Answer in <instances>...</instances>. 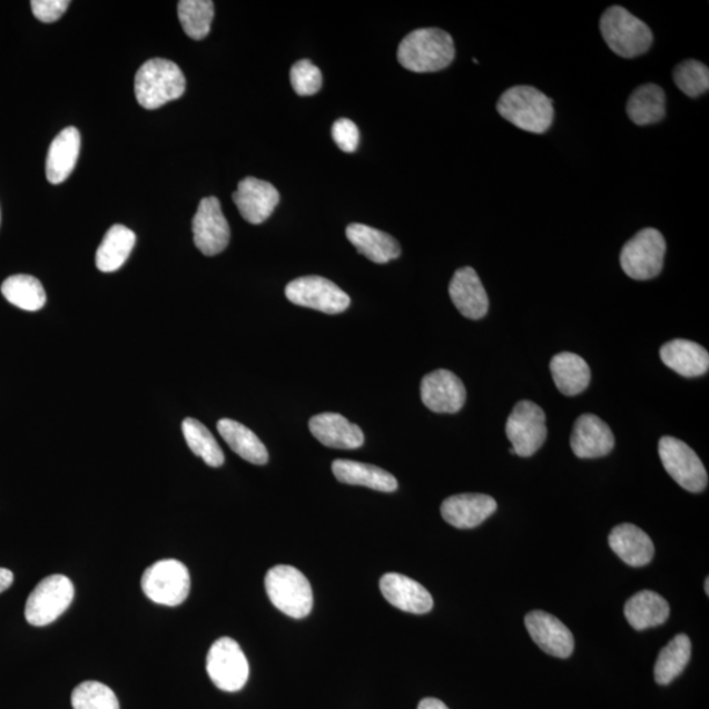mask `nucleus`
<instances>
[{
    "label": "nucleus",
    "instance_id": "15",
    "mask_svg": "<svg viewBox=\"0 0 709 709\" xmlns=\"http://www.w3.org/2000/svg\"><path fill=\"white\" fill-rule=\"evenodd\" d=\"M233 200L247 223L260 225L273 215L280 195L272 183L248 177L239 181Z\"/></svg>",
    "mask_w": 709,
    "mask_h": 709
},
{
    "label": "nucleus",
    "instance_id": "31",
    "mask_svg": "<svg viewBox=\"0 0 709 709\" xmlns=\"http://www.w3.org/2000/svg\"><path fill=\"white\" fill-rule=\"evenodd\" d=\"M136 245V234L124 225H114L97 252V267L101 273H115L127 262Z\"/></svg>",
    "mask_w": 709,
    "mask_h": 709
},
{
    "label": "nucleus",
    "instance_id": "14",
    "mask_svg": "<svg viewBox=\"0 0 709 709\" xmlns=\"http://www.w3.org/2000/svg\"><path fill=\"white\" fill-rule=\"evenodd\" d=\"M421 397L431 412L455 414L465 404L466 391L462 380L453 372L437 370L423 377Z\"/></svg>",
    "mask_w": 709,
    "mask_h": 709
},
{
    "label": "nucleus",
    "instance_id": "41",
    "mask_svg": "<svg viewBox=\"0 0 709 709\" xmlns=\"http://www.w3.org/2000/svg\"><path fill=\"white\" fill-rule=\"evenodd\" d=\"M13 583V573L9 569L0 568V594Z\"/></svg>",
    "mask_w": 709,
    "mask_h": 709
},
{
    "label": "nucleus",
    "instance_id": "1",
    "mask_svg": "<svg viewBox=\"0 0 709 709\" xmlns=\"http://www.w3.org/2000/svg\"><path fill=\"white\" fill-rule=\"evenodd\" d=\"M397 58L408 71L436 72L452 63L455 43L443 29L421 28L401 41Z\"/></svg>",
    "mask_w": 709,
    "mask_h": 709
},
{
    "label": "nucleus",
    "instance_id": "27",
    "mask_svg": "<svg viewBox=\"0 0 709 709\" xmlns=\"http://www.w3.org/2000/svg\"><path fill=\"white\" fill-rule=\"evenodd\" d=\"M551 372L555 386L565 396H579L588 390L591 371L587 361L573 353L554 355L551 361Z\"/></svg>",
    "mask_w": 709,
    "mask_h": 709
},
{
    "label": "nucleus",
    "instance_id": "30",
    "mask_svg": "<svg viewBox=\"0 0 709 709\" xmlns=\"http://www.w3.org/2000/svg\"><path fill=\"white\" fill-rule=\"evenodd\" d=\"M664 92L660 86L648 83L638 87L627 104V115L636 126L646 127L660 122L664 117Z\"/></svg>",
    "mask_w": 709,
    "mask_h": 709
},
{
    "label": "nucleus",
    "instance_id": "43",
    "mask_svg": "<svg viewBox=\"0 0 709 709\" xmlns=\"http://www.w3.org/2000/svg\"><path fill=\"white\" fill-rule=\"evenodd\" d=\"M709 579H706V593L709 594Z\"/></svg>",
    "mask_w": 709,
    "mask_h": 709
},
{
    "label": "nucleus",
    "instance_id": "18",
    "mask_svg": "<svg viewBox=\"0 0 709 709\" xmlns=\"http://www.w3.org/2000/svg\"><path fill=\"white\" fill-rule=\"evenodd\" d=\"M496 502L486 494H457L442 503L444 521L460 530L477 528L495 513Z\"/></svg>",
    "mask_w": 709,
    "mask_h": 709
},
{
    "label": "nucleus",
    "instance_id": "13",
    "mask_svg": "<svg viewBox=\"0 0 709 709\" xmlns=\"http://www.w3.org/2000/svg\"><path fill=\"white\" fill-rule=\"evenodd\" d=\"M194 243L207 257L223 253L229 245L230 228L217 197H204L193 223Z\"/></svg>",
    "mask_w": 709,
    "mask_h": 709
},
{
    "label": "nucleus",
    "instance_id": "28",
    "mask_svg": "<svg viewBox=\"0 0 709 709\" xmlns=\"http://www.w3.org/2000/svg\"><path fill=\"white\" fill-rule=\"evenodd\" d=\"M624 613L636 631H644L663 624L670 616V605L660 594L644 590L628 599Z\"/></svg>",
    "mask_w": 709,
    "mask_h": 709
},
{
    "label": "nucleus",
    "instance_id": "25",
    "mask_svg": "<svg viewBox=\"0 0 709 709\" xmlns=\"http://www.w3.org/2000/svg\"><path fill=\"white\" fill-rule=\"evenodd\" d=\"M332 467L334 476L343 484L365 486L384 493L396 492L398 488L393 474L375 465L353 460H335Z\"/></svg>",
    "mask_w": 709,
    "mask_h": 709
},
{
    "label": "nucleus",
    "instance_id": "3",
    "mask_svg": "<svg viewBox=\"0 0 709 709\" xmlns=\"http://www.w3.org/2000/svg\"><path fill=\"white\" fill-rule=\"evenodd\" d=\"M186 78L179 66L164 58H152L138 69L135 92L138 105L157 109L183 97Z\"/></svg>",
    "mask_w": 709,
    "mask_h": 709
},
{
    "label": "nucleus",
    "instance_id": "19",
    "mask_svg": "<svg viewBox=\"0 0 709 709\" xmlns=\"http://www.w3.org/2000/svg\"><path fill=\"white\" fill-rule=\"evenodd\" d=\"M380 590L387 602L396 609L411 613H427L434 601L421 583L398 573H387L380 580Z\"/></svg>",
    "mask_w": 709,
    "mask_h": 709
},
{
    "label": "nucleus",
    "instance_id": "8",
    "mask_svg": "<svg viewBox=\"0 0 709 709\" xmlns=\"http://www.w3.org/2000/svg\"><path fill=\"white\" fill-rule=\"evenodd\" d=\"M72 599H75V584L68 577L49 575L29 595L26 603V619L35 627L52 624L69 609Z\"/></svg>",
    "mask_w": 709,
    "mask_h": 709
},
{
    "label": "nucleus",
    "instance_id": "6",
    "mask_svg": "<svg viewBox=\"0 0 709 709\" xmlns=\"http://www.w3.org/2000/svg\"><path fill=\"white\" fill-rule=\"evenodd\" d=\"M667 240L661 232L642 229L628 240L620 253V265L633 280H650L661 274Z\"/></svg>",
    "mask_w": 709,
    "mask_h": 709
},
{
    "label": "nucleus",
    "instance_id": "35",
    "mask_svg": "<svg viewBox=\"0 0 709 709\" xmlns=\"http://www.w3.org/2000/svg\"><path fill=\"white\" fill-rule=\"evenodd\" d=\"M179 20L188 38L206 39L215 18V3L210 0H181L178 4Z\"/></svg>",
    "mask_w": 709,
    "mask_h": 709
},
{
    "label": "nucleus",
    "instance_id": "29",
    "mask_svg": "<svg viewBox=\"0 0 709 709\" xmlns=\"http://www.w3.org/2000/svg\"><path fill=\"white\" fill-rule=\"evenodd\" d=\"M219 435L229 444V447L246 462L255 465H265L268 462V451L260 439L250 429L240 425L233 420H221L217 423Z\"/></svg>",
    "mask_w": 709,
    "mask_h": 709
},
{
    "label": "nucleus",
    "instance_id": "38",
    "mask_svg": "<svg viewBox=\"0 0 709 709\" xmlns=\"http://www.w3.org/2000/svg\"><path fill=\"white\" fill-rule=\"evenodd\" d=\"M291 85L299 97H311L323 87V75L312 61H298L292 66Z\"/></svg>",
    "mask_w": 709,
    "mask_h": 709
},
{
    "label": "nucleus",
    "instance_id": "11",
    "mask_svg": "<svg viewBox=\"0 0 709 709\" xmlns=\"http://www.w3.org/2000/svg\"><path fill=\"white\" fill-rule=\"evenodd\" d=\"M207 671L210 681L217 689L226 692L243 690L250 667L244 650L230 638H221L214 642L207 656Z\"/></svg>",
    "mask_w": 709,
    "mask_h": 709
},
{
    "label": "nucleus",
    "instance_id": "21",
    "mask_svg": "<svg viewBox=\"0 0 709 709\" xmlns=\"http://www.w3.org/2000/svg\"><path fill=\"white\" fill-rule=\"evenodd\" d=\"M309 430L328 449L356 450L364 444L362 429L341 414L324 413L313 416Z\"/></svg>",
    "mask_w": 709,
    "mask_h": 709
},
{
    "label": "nucleus",
    "instance_id": "32",
    "mask_svg": "<svg viewBox=\"0 0 709 709\" xmlns=\"http://www.w3.org/2000/svg\"><path fill=\"white\" fill-rule=\"evenodd\" d=\"M691 658V641L689 636L678 634L658 654L654 678L658 685H670L681 676Z\"/></svg>",
    "mask_w": 709,
    "mask_h": 709
},
{
    "label": "nucleus",
    "instance_id": "2",
    "mask_svg": "<svg viewBox=\"0 0 709 709\" xmlns=\"http://www.w3.org/2000/svg\"><path fill=\"white\" fill-rule=\"evenodd\" d=\"M496 111L504 120L529 134L543 135L552 127V99L531 86H515L501 95Z\"/></svg>",
    "mask_w": 709,
    "mask_h": 709
},
{
    "label": "nucleus",
    "instance_id": "10",
    "mask_svg": "<svg viewBox=\"0 0 709 709\" xmlns=\"http://www.w3.org/2000/svg\"><path fill=\"white\" fill-rule=\"evenodd\" d=\"M545 421L542 407L531 401L518 402L506 422V435L513 445L510 452L521 457L535 455L546 441Z\"/></svg>",
    "mask_w": 709,
    "mask_h": 709
},
{
    "label": "nucleus",
    "instance_id": "17",
    "mask_svg": "<svg viewBox=\"0 0 709 709\" xmlns=\"http://www.w3.org/2000/svg\"><path fill=\"white\" fill-rule=\"evenodd\" d=\"M570 445L577 457L598 459L609 455L616 447V436L599 416L583 414L574 423Z\"/></svg>",
    "mask_w": 709,
    "mask_h": 709
},
{
    "label": "nucleus",
    "instance_id": "26",
    "mask_svg": "<svg viewBox=\"0 0 709 709\" xmlns=\"http://www.w3.org/2000/svg\"><path fill=\"white\" fill-rule=\"evenodd\" d=\"M80 151V135L75 127L66 128L50 145L47 158V179L61 185L77 166Z\"/></svg>",
    "mask_w": 709,
    "mask_h": 709
},
{
    "label": "nucleus",
    "instance_id": "5",
    "mask_svg": "<svg viewBox=\"0 0 709 709\" xmlns=\"http://www.w3.org/2000/svg\"><path fill=\"white\" fill-rule=\"evenodd\" d=\"M266 591L277 610L294 619L309 616L313 609L311 582L298 569L276 565L266 574Z\"/></svg>",
    "mask_w": 709,
    "mask_h": 709
},
{
    "label": "nucleus",
    "instance_id": "23",
    "mask_svg": "<svg viewBox=\"0 0 709 709\" xmlns=\"http://www.w3.org/2000/svg\"><path fill=\"white\" fill-rule=\"evenodd\" d=\"M660 356L667 367L683 377L703 376L709 370L708 351L696 342L670 341L662 346Z\"/></svg>",
    "mask_w": 709,
    "mask_h": 709
},
{
    "label": "nucleus",
    "instance_id": "4",
    "mask_svg": "<svg viewBox=\"0 0 709 709\" xmlns=\"http://www.w3.org/2000/svg\"><path fill=\"white\" fill-rule=\"evenodd\" d=\"M599 27L607 46L620 57H639L652 47L653 33L650 28L624 7H610L602 14Z\"/></svg>",
    "mask_w": 709,
    "mask_h": 709
},
{
    "label": "nucleus",
    "instance_id": "40",
    "mask_svg": "<svg viewBox=\"0 0 709 709\" xmlns=\"http://www.w3.org/2000/svg\"><path fill=\"white\" fill-rule=\"evenodd\" d=\"M70 2L68 0H33L31 2L36 19L42 23H55L68 11Z\"/></svg>",
    "mask_w": 709,
    "mask_h": 709
},
{
    "label": "nucleus",
    "instance_id": "20",
    "mask_svg": "<svg viewBox=\"0 0 709 709\" xmlns=\"http://www.w3.org/2000/svg\"><path fill=\"white\" fill-rule=\"evenodd\" d=\"M450 296L457 311L470 319L484 318L489 297L484 285L472 267L459 268L450 283Z\"/></svg>",
    "mask_w": 709,
    "mask_h": 709
},
{
    "label": "nucleus",
    "instance_id": "42",
    "mask_svg": "<svg viewBox=\"0 0 709 709\" xmlns=\"http://www.w3.org/2000/svg\"><path fill=\"white\" fill-rule=\"evenodd\" d=\"M418 709H450V708L445 706L443 701L441 700H437L434 698H426L421 701Z\"/></svg>",
    "mask_w": 709,
    "mask_h": 709
},
{
    "label": "nucleus",
    "instance_id": "9",
    "mask_svg": "<svg viewBox=\"0 0 709 709\" xmlns=\"http://www.w3.org/2000/svg\"><path fill=\"white\" fill-rule=\"evenodd\" d=\"M662 465L671 479L690 493H701L708 486L706 466L690 445L677 437L663 436L658 443Z\"/></svg>",
    "mask_w": 709,
    "mask_h": 709
},
{
    "label": "nucleus",
    "instance_id": "7",
    "mask_svg": "<svg viewBox=\"0 0 709 709\" xmlns=\"http://www.w3.org/2000/svg\"><path fill=\"white\" fill-rule=\"evenodd\" d=\"M141 588L151 602L177 607L188 598L191 579L180 561L163 560L145 570Z\"/></svg>",
    "mask_w": 709,
    "mask_h": 709
},
{
    "label": "nucleus",
    "instance_id": "33",
    "mask_svg": "<svg viewBox=\"0 0 709 709\" xmlns=\"http://www.w3.org/2000/svg\"><path fill=\"white\" fill-rule=\"evenodd\" d=\"M2 294L7 302L27 312H38L47 303L42 284L29 275H14L6 279Z\"/></svg>",
    "mask_w": 709,
    "mask_h": 709
},
{
    "label": "nucleus",
    "instance_id": "37",
    "mask_svg": "<svg viewBox=\"0 0 709 709\" xmlns=\"http://www.w3.org/2000/svg\"><path fill=\"white\" fill-rule=\"evenodd\" d=\"M672 79L678 89L690 98H698L709 89V70L697 60L679 63L672 71Z\"/></svg>",
    "mask_w": 709,
    "mask_h": 709
},
{
    "label": "nucleus",
    "instance_id": "24",
    "mask_svg": "<svg viewBox=\"0 0 709 709\" xmlns=\"http://www.w3.org/2000/svg\"><path fill=\"white\" fill-rule=\"evenodd\" d=\"M346 236L357 252L377 265L397 259L401 255V247L396 239L371 226L351 224L347 226Z\"/></svg>",
    "mask_w": 709,
    "mask_h": 709
},
{
    "label": "nucleus",
    "instance_id": "16",
    "mask_svg": "<svg viewBox=\"0 0 709 709\" xmlns=\"http://www.w3.org/2000/svg\"><path fill=\"white\" fill-rule=\"evenodd\" d=\"M529 633L535 644L546 654L568 658L574 650L573 633L558 618L544 611H532L524 619Z\"/></svg>",
    "mask_w": 709,
    "mask_h": 709
},
{
    "label": "nucleus",
    "instance_id": "39",
    "mask_svg": "<svg viewBox=\"0 0 709 709\" xmlns=\"http://www.w3.org/2000/svg\"><path fill=\"white\" fill-rule=\"evenodd\" d=\"M334 142L338 145V148L345 152H354L360 145L361 135L360 129L355 126L354 121L348 119H339L334 122L333 126Z\"/></svg>",
    "mask_w": 709,
    "mask_h": 709
},
{
    "label": "nucleus",
    "instance_id": "36",
    "mask_svg": "<svg viewBox=\"0 0 709 709\" xmlns=\"http://www.w3.org/2000/svg\"><path fill=\"white\" fill-rule=\"evenodd\" d=\"M71 705L75 709H120L115 692L97 681H87L76 687L71 693Z\"/></svg>",
    "mask_w": 709,
    "mask_h": 709
},
{
    "label": "nucleus",
    "instance_id": "22",
    "mask_svg": "<svg viewBox=\"0 0 709 709\" xmlns=\"http://www.w3.org/2000/svg\"><path fill=\"white\" fill-rule=\"evenodd\" d=\"M611 550L616 552L627 565L640 568L653 560L654 544L644 531L634 524L617 525L609 536Z\"/></svg>",
    "mask_w": 709,
    "mask_h": 709
},
{
    "label": "nucleus",
    "instance_id": "12",
    "mask_svg": "<svg viewBox=\"0 0 709 709\" xmlns=\"http://www.w3.org/2000/svg\"><path fill=\"white\" fill-rule=\"evenodd\" d=\"M285 296L292 304L326 314L343 313L351 304L345 291L321 276L298 277L287 285Z\"/></svg>",
    "mask_w": 709,
    "mask_h": 709
},
{
    "label": "nucleus",
    "instance_id": "34",
    "mask_svg": "<svg viewBox=\"0 0 709 709\" xmlns=\"http://www.w3.org/2000/svg\"><path fill=\"white\" fill-rule=\"evenodd\" d=\"M183 435H185L188 447L211 467L221 466L225 456L221 447H219L216 439L210 431L203 425L201 422L187 418L181 425Z\"/></svg>",
    "mask_w": 709,
    "mask_h": 709
}]
</instances>
